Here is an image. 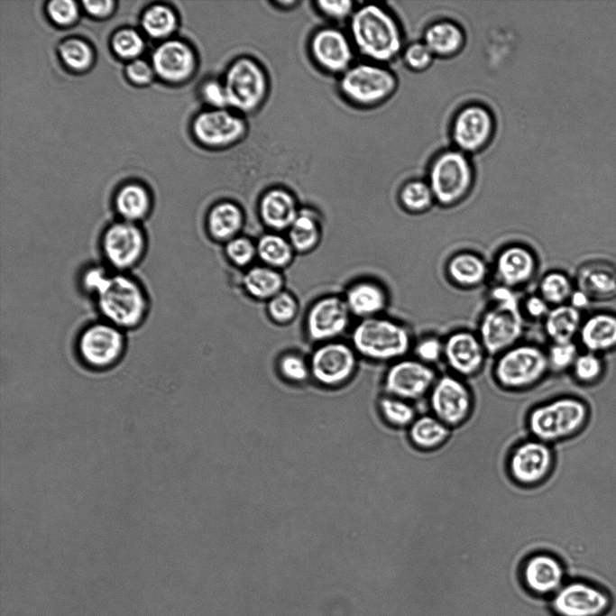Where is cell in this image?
<instances>
[{
	"mask_svg": "<svg viewBox=\"0 0 616 616\" xmlns=\"http://www.w3.org/2000/svg\"><path fill=\"white\" fill-rule=\"evenodd\" d=\"M536 489H537V487H536ZM535 492H536V490H535ZM534 494H535V492H534ZM534 494H533V496H534ZM532 498H533V497H532ZM531 500H532V499H531ZM530 501H529V503H530ZM528 506H529V505H528ZM527 508H528V507H527ZM527 508H526V509H527Z\"/></svg>",
	"mask_w": 616,
	"mask_h": 616,
	"instance_id": "obj_58",
	"label": "cell"
},
{
	"mask_svg": "<svg viewBox=\"0 0 616 616\" xmlns=\"http://www.w3.org/2000/svg\"><path fill=\"white\" fill-rule=\"evenodd\" d=\"M538 269L534 253L522 244H510L501 249L494 262V275L499 284L511 289L529 282Z\"/></svg>",
	"mask_w": 616,
	"mask_h": 616,
	"instance_id": "obj_22",
	"label": "cell"
},
{
	"mask_svg": "<svg viewBox=\"0 0 616 616\" xmlns=\"http://www.w3.org/2000/svg\"><path fill=\"white\" fill-rule=\"evenodd\" d=\"M48 11L52 20L60 24L71 23L78 14L76 4L70 0L52 1L49 3Z\"/></svg>",
	"mask_w": 616,
	"mask_h": 616,
	"instance_id": "obj_53",
	"label": "cell"
},
{
	"mask_svg": "<svg viewBox=\"0 0 616 616\" xmlns=\"http://www.w3.org/2000/svg\"><path fill=\"white\" fill-rule=\"evenodd\" d=\"M488 355L477 333L461 329L444 340V361L453 374L461 378L477 375Z\"/></svg>",
	"mask_w": 616,
	"mask_h": 616,
	"instance_id": "obj_20",
	"label": "cell"
},
{
	"mask_svg": "<svg viewBox=\"0 0 616 616\" xmlns=\"http://www.w3.org/2000/svg\"><path fill=\"white\" fill-rule=\"evenodd\" d=\"M446 274L455 285L473 289L482 285L489 274L485 260L473 252H459L446 263Z\"/></svg>",
	"mask_w": 616,
	"mask_h": 616,
	"instance_id": "obj_31",
	"label": "cell"
},
{
	"mask_svg": "<svg viewBox=\"0 0 616 616\" xmlns=\"http://www.w3.org/2000/svg\"><path fill=\"white\" fill-rule=\"evenodd\" d=\"M555 464L554 447L529 437L511 448L507 459V471L510 479L518 485L535 487L550 477Z\"/></svg>",
	"mask_w": 616,
	"mask_h": 616,
	"instance_id": "obj_13",
	"label": "cell"
},
{
	"mask_svg": "<svg viewBox=\"0 0 616 616\" xmlns=\"http://www.w3.org/2000/svg\"><path fill=\"white\" fill-rule=\"evenodd\" d=\"M398 198L403 209L413 214L426 212L436 203L428 181L421 179L405 182L400 188Z\"/></svg>",
	"mask_w": 616,
	"mask_h": 616,
	"instance_id": "obj_39",
	"label": "cell"
},
{
	"mask_svg": "<svg viewBox=\"0 0 616 616\" xmlns=\"http://www.w3.org/2000/svg\"><path fill=\"white\" fill-rule=\"evenodd\" d=\"M300 207L296 197L286 188L275 187L262 194L258 202L259 217L268 231L287 232Z\"/></svg>",
	"mask_w": 616,
	"mask_h": 616,
	"instance_id": "obj_23",
	"label": "cell"
},
{
	"mask_svg": "<svg viewBox=\"0 0 616 616\" xmlns=\"http://www.w3.org/2000/svg\"><path fill=\"white\" fill-rule=\"evenodd\" d=\"M128 76L135 82L144 83L151 79L152 70L148 64L143 60H134L127 67Z\"/></svg>",
	"mask_w": 616,
	"mask_h": 616,
	"instance_id": "obj_55",
	"label": "cell"
},
{
	"mask_svg": "<svg viewBox=\"0 0 616 616\" xmlns=\"http://www.w3.org/2000/svg\"><path fill=\"white\" fill-rule=\"evenodd\" d=\"M358 357L350 343L335 340L319 344L308 358L311 377L328 387L344 384L354 374Z\"/></svg>",
	"mask_w": 616,
	"mask_h": 616,
	"instance_id": "obj_15",
	"label": "cell"
},
{
	"mask_svg": "<svg viewBox=\"0 0 616 616\" xmlns=\"http://www.w3.org/2000/svg\"><path fill=\"white\" fill-rule=\"evenodd\" d=\"M92 297L102 320L124 332L139 327L149 313L150 299L146 290L128 272L110 270Z\"/></svg>",
	"mask_w": 616,
	"mask_h": 616,
	"instance_id": "obj_2",
	"label": "cell"
},
{
	"mask_svg": "<svg viewBox=\"0 0 616 616\" xmlns=\"http://www.w3.org/2000/svg\"><path fill=\"white\" fill-rule=\"evenodd\" d=\"M522 577L527 587L537 594L556 590L564 577L562 563L554 555L539 551L529 555L522 564Z\"/></svg>",
	"mask_w": 616,
	"mask_h": 616,
	"instance_id": "obj_24",
	"label": "cell"
},
{
	"mask_svg": "<svg viewBox=\"0 0 616 616\" xmlns=\"http://www.w3.org/2000/svg\"><path fill=\"white\" fill-rule=\"evenodd\" d=\"M549 370L563 372L572 368L576 357L577 347L573 342L552 343L547 352Z\"/></svg>",
	"mask_w": 616,
	"mask_h": 616,
	"instance_id": "obj_47",
	"label": "cell"
},
{
	"mask_svg": "<svg viewBox=\"0 0 616 616\" xmlns=\"http://www.w3.org/2000/svg\"><path fill=\"white\" fill-rule=\"evenodd\" d=\"M350 344L358 356L390 363L406 357L414 345L407 326L382 315L359 320L352 330Z\"/></svg>",
	"mask_w": 616,
	"mask_h": 616,
	"instance_id": "obj_4",
	"label": "cell"
},
{
	"mask_svg": "<svg viewBox=\"0 0 616 616\" xmlns=\"http://www.w3.org/2000/svg\"><path fill=\"white\" fill-rule=\"evenodd\" d=\"M222 79L229 108L243 115L259 108L267 97L269 84L266 72L252 58L234 60Z\"/></svg>",
	"mask_w": 616,
	"mask_h": 616,
	"instance_id": "obj_8",
	"label": "cell"
},
{
	"mask_svg": "<svg viewBox=\"0 0 616 616\" xmlns=\"http://www.w3.org/2000/svg\"><path fill=\"white\" fill-rule=\"evenodd\" d=\"M309 51L321 69L341 76L354 64L355 50L350 37L340 29L323 27L311 36Z\"/></svg>",
	"mask_w": 616,
	"mask_h": 616,
	"instance_id": "obj_19",
	"label": "cell"
},
{
	"mask_svg": "<svg viewBox=\"0 0 616 616\" xmlns=\"http://www.w3.org/2000/svg\"><path fill=\"white\" fill-rule=\"evenodd\" d=\"M428 397L430 413L452 429L466 423L474 409L473 391L453 373L438 376Z\"/></svg>",
	"mask_w": 616,
	"mask_h": 616,
	"instance_id": "obj_12",
	"label": "cell"
},
{
	"mask_svg": "<svg viewBox=\"0 0 616 616\" xmlns=\"http://www.w3.org/2000/svg\"><path fill=\"white\" fill-rule=\"evenodd\" d=\"M601 359L593 353L578 354L572 371L577 382L584 384H592L597 382L602 373Z\"/></svg>",
	"mask_w": 616,
	"mask_h": 616,
	"instance_id": "obj_45",
	"label": "cell"
},
{
	"mask_svg": "<svg viewBox=\"0 0 616 616\" xmlns=\"http://www.w3.org/2000/svg\"><path fill=\"white\" fill-rule=\"evenodd\" d=\"M582 344L591 353L616 348V316L597 313L588 317L579 330Z\"/></svg>",
	"mask_w": 616,
	"mask_h": 616,
	"instance_id": "obj_33",
	"label": "cell"
},
{
	"mask_svg": "<svg viewBox=\"0 0 616 616\" xmlns=\"http://www.w3.org/2000/svg\"><path fill=\"white\" fill-rule=\"evenodd\" d=\"M277 365L280 375L290 382L301 383L311 377L308 359L299 353H283Z\"/></svg>",
	"mask_w": 616,
	"mask_h": 616,
	"instance_id": "obj_43",
	"label": "cell"
},
{
	"mask_svg": "<svg viewBox=\"0 0 616 616\" xmlns=\"http://www.w3.org/2000/svg\"><path fill=\"white\" fill-rule=\"evenodd\" d=\"M491 303L480 319L477 335L488 355L498 356L519 344L523 314L518 299Z\"/></svg>",
	"mask_w": 616,
	"mask_h": 616,
	"instance_id": "obj_10",
	"label": "cell"
},
{
	"mask_svg": "<svg viewBox=\"0 0 616 616\" xmlns=\"http://www.w3.org/2000/svg\"><path fill=\"white\" fill-rule=\"evenodd\" d=\"M148 240L141 224L117 220L102 233L100 249L109 269L128 272L136 267L147 251Z\"/></svg>",
	"mask_w": 616,
	"mask_h": 616,
	"instance_id": "obj_11",
	"label": "cell"
},
{
	"mask_svg": "<svg viewBox=\"0 0 616 616\" xmlns=\"http://www.w3.org/2000/svg\"><path fill=\"white\" fill-rule=\"evenodd\" d=\"M315 5L320 14L336 23L350 21L356 9L351 0H319Z\"/></svg>",
	"mask_w": 616,
	"mask_h": 616,
	"instance_id": "obj_49",
	"label": "cell"
},
{
	"mask_svg": "<svg viewBox=\"0 0 616 616\" xmlns=\"http://www.w3.org/2000/svg\"><path fill=\"white\" fill-rule=\"evenodd\" d=\"M244 222V210L237 203L222 200L216 202L208 210L206 227L211 239L225 244L241 234Z\"/></svg>",
	"mask_w": 616,
	"mask_h": 616,
	"instance_id": "obj_27",
	"label": "cell"
},
{
	"mask_svg": "<svg viewBox=\"0 0 616 616\" xmlns=\"http://www.w3.org/2000/svg\"><path fill=\"white\" fill-rule=\"evenodd\" d=\"M115 207L120 220L140 224L149 214L151 201L143 188L129 185L117 193Z\"/></svg>",
	"mask_w": 616,
	"mask_h": 616,
	"instance_id": "obj_36",
	"label": "cell"
},
{
	"mask_svg": "<svg viewBox=\"0 0 616 616\" xmlns=\"http://www.w3.org/2000/svg\"><path fill=\"white\" fill-rule=\"evenodd\" d=\"M143 25L150 35L162 37L174 29L175 16L170 9L156 5L146 11Z\"/></svg>",
	"mask_w": 616,
	"mask_h": 616,
	"instance_id": "obj_44",
	"label": "cell"
},
{
	"mask_svg": "<svg viewBox=\"0 0 616 616\" xmlns=\"http://www.w3.org/2000/svg\"><path fill=\"white\" fill-rule=\"evenodd\" d=\"M352 317L343 295L328 294L318 298L306 313L307 336L317 345L339 340L349 328Z\"/></svg>",
	"mask_w": 616,
	"mask_h": 616,
	"instance_id": "obj_17",
	"label": "cell"
},
{
	"mask_svg": "<svg viewBox=\"0 0 616 616\" xmlns=\"http://www.w3.org/2000/svg\"><path fill=\"white\" fill-rule=\"evenodd\" d=\"M299 305L291 292L283 290L266 302V313L276 325L287 326L297 317Z\"/></svg>",
	"mask_w": 616,
	"mask_h": 616,
	"instance_id": "obj_41",
	"label": "cell"
},
{
	"mask_svg": "<svg viewBox=\"0 0 616 616\" xmlns=\"http://www.w3.org/2000/svg\"><path fill=\"white\" fill-rule=\"evenodd\" d=\"M590 418L588 405L575 396H559L536 404L526 418L530 437L557 444L581 433Z\"/></svg>",
	"mask_w": 616,
	"mask_h": 616,
	"instance_id": "obj_3",
	"label": "cell"
},
{
	"mask_svg": "<svg viewBox=\"0 0 616 616\" xmlns=\"http://www.w3.org/2000/svg\"><path fill=\"white\" fill-rule=\"evenodd\" d=\"M580 327V312L571 305L556 306L544 318L545 333L553 343L572 342Z\"/></svg>",
	"mask_w": 616,
	"mask_h": 616,
	"instance_id": "obj_35",
	"label": "cell"
},
{
	"mask_svg": "<svg viewBox=\"0 0 616 616\" xmlns=\"http://www.w3.org/2000/svg\"><path fill=\"white\" fill-rule=\"evenodd\" d=\"M60 54L64 61L75 69H85L91 60V51L84 42L72 40L60 46Z\"/></svg>",
	"mask_w": 616,
	"mask_h": 616,
	"instance_id": "obj_50",
	"label": "cell"
},
{
	"mask_svg": "<svg viewBox=\"0 0 616 616\" xmlns=\"http://www.w3.org/2000/svg\"><path fill=\"white\" fill-rule=\"evenodd\" d=\"M453 429L431 413L418 415L406 430L409 443L418 450L431 452L447 443Z\"/></svg>",
	"mask_w": 616,
	"mask_h": 616,
	"instance_id": "obj_29",
	"label": "cell"
},
{
	"mask_svg": "<svg viewBox=\"0 0 616 616\" xmlns=\"http://www.w3.org/2000/svg\"><path fill=\"white\" fill-rule=\"evenodd\" d=\"M549 365L547 352L534 344H517L497 356L492 374L504 391L519 392L540 383Z\"/></svg>",
	"mask_w": 616,
	"mask_h": 616,
	"instance_id": "obj_6",
	"label": "cell"
},
{
	"mask_svg": "<svg viewBox=\"0 0 616 616\" xmlns=\"http://www.w3.org/2000/svg\"><path fill=\"white\" fill-rule=\"evenodd\" d=\"M402 58L406 67L412 72H424L435 60V56L428 47L421 41H413L406 46Z\"/></svg>",
	"mask_w": 616,
	"mask_h": 616,
	"instance_id": "obj_46",
	"label": "cell"
},
{
	"mask_svg": "<svg viewBox=\"0 0 616 616\" xmlns=\"http://www.w3.org/2000/svg\"><path fill=\"white\" fill-rule=\"evenodd\" d=\"M321 216L310 207H300L295 220L287 231V237L296 253L314 251L322 239Z\"/></svg>",
	"mask_w": 616,
	"mask_h": 616,
	"instance_id": "obj_30",
	"label": "cell"
},
{
	"mask_svg": "<svg viewBox=\"0 0 616 616\" xmlns=\"http://www.w3.org/2000/svg\"><path fill=\"white\" fill-rule=\"evenodd\" d=\"M339 89L350 102L360 106H374L387 101L398 88L394 72L383 64L372 61L354 63L340 76Z\"/></svg>",
	"mask_w": 616,
	"mask_h": 616,
	"instance_id": "obj_7",
	"label": "cell"
},
{
	"mask_svg": "<svg viewBox=\"0 0 616 616\" xmlns=\"http://www.w3.org/2000/svg\"><path fill=\"white\" fill-rule=\"evenodd\" d=\"M579 280L581 290L587 296L602 298L616 294V271L609 266L589 265L581 270Z\"/></svg>",
	"mask_w": 616,
	"mask_h": 616,
	"instance_id": "obj_37",
	"label": "cell"
},
{
	"mask_svg": "<svg viewBox=\"0 0 616 616\" xmlns=\"http://www.w3.org/2000/svg\"><path fill=\"white\" fill-rule=\"evenodd\" d=\"M116 53L124 58H133L141 53L143 43L138 33L132 30L119 32L113 40Z\"/></svg>",
	"mask_w": 616,
	"mask_h": 616,
	"instance_id": "obj_51",
	"label": "cell"
},
{
	"mask_svg": "<svg viewBox=\"0 0 616 616\" xmlns=\"http://www.w3.org/2000/svg\"><path fill=\"white\" fill-rule=\"evenodd\" d=\"M224 253L232 265L246 270L257 259L256 241L247 235L239 234L225 244Z\"/></svg>",
	"mask_w": 616,
	"mask_h": 616,
	"instance_id": "obj_42",
	"label": "cell"
},
{
	"mask_svg": "<svg viewBox=\"0 0 616 616\" xmlns=\"http://www.w3.org/2000/svg\"><path fill=\"white\" fill-rule=\"evenodd\" d=\"M343 297L352 316L359 320L382 316L389 303L385 288L370 279L352 282Z\"/></svg>",
	"mask_w": 616,
	"mask_h": 616,
	"instance_id": "obj_25",
	"label": "cell"
},
{
	"mask_svg": "<svg viewBox=\"0 0 616 616\" xmlns=\"http://www.w3.org/2000/svg\"><path fill=\"white\" fill-rule=\"evenodd\" d=\"M466 35L460 24L452 20H438L424 31L422 41L436 58H453L464 47Z\"/></svg>",
	"mask_w": 616,
	"mask_h": 616,
	"instance_id": "obj_28",
	"label": "cell"
},
{
	"mask_svg": "<svg viewBox=\"0 0 616 616\" xmlns=\"http://www.w3.org/2000/svg\"><path fill=\"white\" fill-rule=\"evenodd\" d=\"M523 310L530 318L544 320L550 308L549 304L539 294H532L526 298Z\"/></svg>",
	"mask_w": 616,
	"mask_h": 616,
	"instance_id": "obj_54",
	"label": "cell"
},
{
	"mask_svg": "<svg viewBox=\"0 0 616 616\" xmlns=\"http://www.w3.org/2000/svg\"><path fill=\"white\" fill-rule=\"evenodd\" d=\"M193 131L204 145L226 148L244 137L247 123L243 115L231 108H209L197 115Z\"/></svg>",
	"mask_w": 616,
	"mask_h": 616,
	"instance_id": "obj_18",
	"label": "cell"
},
{
	"mask_svg": "<svg viewBox=\"0 0 616 616\" xmlns=\"http://www.w3.org/2000/svg\"><path fill=\"white\" fill-rule=\"evenodd\" d=\"M242 286L252 299L267 302L284 290L285 279L281 271L262 263L253 264L244 270Z\"/></svg>",
	"mask_w": 616,
	"mask_h": 616,
	"instance_id": "obj_32",
	"label": "cell"
},
{
	"mask_svg": "<svg viewBox=\"0 0 616 616\" xmlns=\"http://www.w3.org/2000/svg\"><path fill=\"white\" fill-rule=\"evenodd\" d=\"M573 293L569 278L560 271L546 273L539 281L538 294L549 304L563 305Z\"/></svg>",
	"mask_w": 616,
	"mask_h": 616,
	"instance_id": "obj_40",
	"label": "cell"
},
{
	"mask_svg": "<svg viewBox=\"0 0 616 616\" xmlns=\"http://www.w3.org/2000/svg\"><path fill=\"white\" fill-rule=\"evenodd\" d=\"M412 350L416 359L433 366L444 359V340L436 336H426L413 345Z\"/></svg>",
	"mask_w": 616,
	"mask_h": 616,
	"instance_id": "obj_48",
	"label": "cell"
},
{
	"mask_svg": "<svg viewBox=\"0 0 616 616\" xmlns=\"http://www.w3.org/2000/svg\"><path fill=\"white\" fill-rule=\"evenodd\" d=\"M256 248L261 263L279 271L289 267L297 254L287 235L272 231L256 240Z\"/></svg>",
	"mask_w": 616,
	"mask_h": 616,
	"instance_id": "obj_34",
	"label": "cell"
},
{
	"mask_svg": "<svg viewBox=\"0 0 616 616\" xmlns=\"http://www.w3.org/2000/svg\"><path fill=\"white\" fill-rule=\"evenodd\" d=\"M378 409L383 421L397 430H407L418 416L414 403L387 394L380 398Z\"/></svg>",
	"mask_w": 616,
	"mask_h": 616,
	"instance_id": "obj_38",
	"label": "cell"
},
{
	"mask_svg": "<svg viewBox=\"0 0 616 616\" xmlns=\"http://www.w3.org/2000/svg\"><path fill=\"white\" fill-rule=\"evenodd\" d=\"M349 27L354 50L367 61L385 65L396 59L402 50L403 38L398 22L379 5L356 7Z\"/></svg>",
	"mask_w": 616,
	"mask_h": 616,
	"instance_id": "obj_1",
	"label": "cell"
},
{
	"mask_svg": "<svg viewBox=\"0 0 616 616\" xmlns=\"http://www.w3.org/2000/svg\"><path fill=\"white\" fill-rule=\"evenodd\" d=\"M201 96L210 108H229L223 79L210 78L201 87Z\"/></svg>",
	"mask_w": 616,
	"mask_h": 616,
	"instance_id": "obj_52",
	"label": "cell"
},
{
	"mask_svg": "<svg viewBox=\"0 0 616 616\" xmlns=\"http://www.w3.org/2000/svg\"><path fill=\"white\" fill-rule=\"evenodd\" d=\"M435 368L404 357L390 364L383 378L384 393L412 403L428 396L437 379Z\"/></svg>",
	"mask_w": 616,
	"mask_h": 616,
	"instance_id": "obj_14",
	"label": "cell"
},
{
	"mask_svg": "<svg viewBox=\"0 0 616 616\" xmlns=\"http://www.w3.org/2000/svg\"><path fill=\"white\" fill-rule=\"evenodd\" d=\"M437 204L447 207L462 202L474 183V169L468 154L454 148L438 152L431 161L426 179Z\"/></svg>",
	"mask_w": 616,
	"mask_h": 616,
	"instance_id": "obj_5",
	"label": "cell"
},
{
	"mask_svg": "<svg viewBox=\"0 0 616 616\" xmlns=\"http://www.w3.org/2000/svg\"><path fill=\"white\" fill-rule=\"evenodd\" d=\"M609 603L605 593L582 582L563 587L552 602L558 616H601L609 608Z\"/></svg>",
	"mask_w": 616,
	"mask_h": 616,
	"instance_id": "obj_21",
	"label": "cell"
},
{
	"mask_svg": "<svg viewBox=\"0 0 616 616\" xmlns=\"http://www.w3.org/2000/svg\"><path fill=\"white\" fill-rule=\"evenodd\" d=\"M83 5L86 10L95 15H106L108 14L113 5V2L106 1H84Z\"/></svg>",
	"mask_w": 616,
	"mask_h": 616,
	"instance_id": "obj_56",
	"label": "cell"
},
{
	"mask_svg": "<svg viewBox=\"0 0 616 616\" xmlns=\"http://www.w3.org/2000/svg\"><path fill=\"white\" fill-rule=\"evenodd\" d=\"M153 66L157 73L168 80H181L195 68L192 51L184 43L172 41L161 45L153 53Z\"/></svg>",
	"mask_w": 616,
	"mask_h": 616,
	"instance_id": "obj_26",
	"label": "cell"
},
{
	"mask_svg": "<svg viewBox=\"0 0 616 616\" xmlns=\"http://www.w3.org/2000/svg\"><path fill=\"white\" fill-rule=\"evenodd\" d=\"M588 298L589 297L582 290L573 291L570 297L572 302L571 306L579 310V308L584 307L587 304Z\"/></svg>",
	"mask_w": 616,
	"mask_h": 616,
	"instance_id": "obj_57",
	"label": "cell"
},
{
	"mask_svg": "<svg viewBox=\"0 0 616 616\" xmlns=\"http://www.w3.org/2000/svg\"><path fill=\"white\" fill-rule=\"evenodd\" d=\"M77 354L82 363L94 371L114 367L125 353L124 331L100 320L85 326L76 343Z\"/></svg>",
	"mask_w": 616,
	"mask_h": 616,
	"instance_id": "obj_9",
	"label": "cell"
},
{
	"mask_svg": "<svg viewBox=\"0 0 616 616\" xmlns=\"http://www.w3.org/2000/svg\"><path fill=\"white\" fill-rule=\"evenodd\" d=\"M492 111L482 104L471 103L460 108L450 125V137L455 149L466 153L483 151L495 132Z\"/></svg>",
	"mask_w": 616,
	"mask_h": 616,
	"instance_id": "obj_16",
	"label": "cell"
}]
</instances>
